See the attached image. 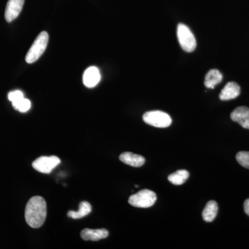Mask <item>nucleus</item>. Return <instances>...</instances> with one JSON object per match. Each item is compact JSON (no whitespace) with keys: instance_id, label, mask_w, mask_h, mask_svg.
I'll use <instances>...</instances> for the list:
<instances>
[{"instance_id":"nucleus-1","label":"nucleus","mask_w":249,"mask_h":249,"mask_svg":"<svg viewBox=\"0 0 249 249\" xmlns=\"http://www.w3.org/2000/svg\"><path fill=\"white\" fill-rule=\"evenodd\" d=\"M47 203L43 197L35 196L28 201L25 209V219L29 227L37 229L43 225L47 217Z\"/></svg>"},{"instance_id":"nucleus-2","label":"nucleus","mask_w":249,"mask_h":249,"mask_svg":"<svg viewBox=\"0 0 249 249\" xmlns=\"http://www.w3.org/2000/svg\"><path fill=\"white\" fill-rule=\"evenodd\" d=\"M49 34L46 31L41 32L36 37L29 52L26 55V62L29 64H32L37 61L41 55L44 53L47 45H48Z\"/></svg>"},{"instance_id":"nucleus-3","label":"nucleus","mask_w":249,"mask_h":249,"mask_svg":"<svg viewBox=\"0 0 249 249\" xmlns=\"http://www.w3.org/2000/svg\"><path fill=\"white\" fill-rule=\"evenodd\" d=\"M157 201V195L155 192L150 190H142L136 194L132 195L129 196V204L132 206L137 208H147L151 207L155 204Z\"/></svg>"},{"instance_id":"nucleus-4","label":"nucleus","mask_w":249,"mask_h":249,"mask_svg":"<svg viewBox=\"0 0 249 249\" xmlns=\"http://www.w3.org/2000/svg\"><path fill=\"white\" fill-rule=\"evenodd\" d=\"M178 38L181 48L186 52H193L196 50V42L195 36L186 25L179 24L178 27Z\"/></svg>"},{"instance_id":"nucleus-5","label":"nucleus","mask_w":249,"mask_h":249,"mask_svg":"<svg viewBox=\"0 0 249 249\" xmlns=\"http://www.w3.org/2000/svg\"><path fill=\"white\" fill-rule=\"evenodd\" d=\"M142 119L145 124L160 128L169 127L172 124L169 114L162 111H147L142 116Z\"/></svg>"},{"instance_id":"nucleus-6","label":"nucleus","mask_w":249,"mask_h":249,"mask_svg":"<svg viewBox=\"0 0 249 249\" xmlns=\"http://www.w3.org/2000/svg\"><path fill=\"white\" fill-rule=\"evenodd\" d=\"M60 160L55 156H49V157H39L34 160L32 166L34 169L41 173L49 174L57 166L60 164Z\"/></svg>"},{"instance_id":"nucleus-7","label":"nucleus","mask_w":249,"mask_h":249,"mask_svg":"<svg viewBox=\"0 0 249 249\" xmlns=\"http://www.w3.org/2000/svg\"><path fill=\"white\" fill-rule=\"evenodd\" d=\"M24 0H9L5 10V19L11 22L16 19L22 11Z\"/></svg>"},{"instance_id":"nucleus-8","label":"nucleus","mask_w":249,"mask_h":249,"mask_svg":"<svg viewBox=\"0 0 249 249\" xmlns=\"http://www.w3.org/2000/svg\"><path fill=\"white\" fill-rule=\"evenodd\" d=\"M231 118L244 128L249 129V108L245 106L236 108L231 114Z\"/></svg>"},{"instance_id":"nucleus-9","label":"nucleus","mask_w":249,"mask_h":249,"mask_svg":"<svg viewBox=\"0 0 249 249\" xmlns=\"http://www.w3.org/2000/svg\"><path fill=\"white\" fill-rule=\"evenodd\" d=\"M99 70L96 67H90L87 69L83 74V83L88 88L96 87L101 80Z\"/></svg>"},{"instance_id":"nucleus-10","label":"nucleus","mask_w":249,"mask_h":249,"mask_svg":"<svg viewBox=\"0 0 249 249\" xmlns=\"http://www.w3.org/2000/svg\"><path fill=\"white\" fill-rule=\"evenodd\" d=\"M240 94V87L239 85L235 82H229L219 93V98L222 101H230L238 97Z\"/></svg>"},{"instance_id":"nucleus-11","label":"nucleus","mask_w":249,"mask_h":249,"mask_svg":"<svg viewBox=\"0 0 249 249\" xmlns=\"http://www.w3.org/2000/svg\"><path fill=\"white\" fill-rule=\"evenodd\" d=\"M108 235H109V232L105 229H85L80 232L82 239L86 241H98L106 238L108 237Z\"/></svg>"},{"instance_id":"nucleus-12","label":"nucleus","mask_w":249,"mask_h":249,"mask_svg":"<svg viewBox=\"0 0 249 249\" xmlns=\"http://www.w3.org/2000/svg\"><path fill=\"white\" fill-rule=\"evenodd\" d=\"M119 159L124 164L136 167V168L142 166L145 161V158L142 156L136 155V154L129 152H125L121 154Z\"/></svg>"},{"instance_id":"nucleus-13","label":"nucleus","mask_w":249,"mask_h":249,"mask_svg":"<svg viewBox=\"0 0 249 249\" xmlns=\"http://www.w3.org/2000/svg\"><path fill=\"white\" fill-rule=\"evenodd\" d=\"M222 73L219 70H211L205 77V86L209 89H214V87L222 81Z\"/></svg>"},{"instance_id":"nucleus-14","label":"nucleus","mask_w":249,"mask_h":249,"mask_svg":"<svg viewBox=\"0 0 249 249\" xmlns=\"http://www.w3.org/2000/svg\"><path fill=\"white\" fill-rule=\"evenodd\" d=\"M218 212V205L215 201H210L205 206L202 212L203 219L205 222H211L215 219Z\"/></svg>"},{"instance_id":"nucleus-15","label":"nucleus","mask_w":249,"mask_h":249,"mask_svg":"<svg viewBox=\"0 0 249 249\" xmlns=\"http://www.w3.org/2000/svg\"><path fill=\"white\" fill-rule=\"evenodd\" d=\"M91 211V206L89 202L82 201L79 204L78 211H70L67 213V216L72 219H80L89 214Z\"/></svg>"},{"instance_id":"nucleus-16","label":"nucleus","mask_w":249,"mask_h":249,"mask_svg":"<svg viewBox=\"0 0 249 249\" xmlns=\"http://www.w3.org/2000/svg\"><path fill=\"white\" fill-rule=\"evenodd\" d=\"M189 178V173L186 170H179L168 176V181L176 186L184 183Z\"/></svg>"},{"instance_id":"nucleus-17","label":"nucleus","mask_w":249,"mask_h":249,"mask_svg":"<svg viewBox=\"0 0 249 249\" xmlns=\"http://www.w3.org/2000/svg\"><path fill=\"white\" fill-rule=\"evenodd\" d=\"M13 107L16 110L20 111V112H27L30 109L31 103V101L27 98H23L16 102L12 103Z\"/></svg>"},{"instance_id":"nucleus-18","label":"nucleus","mask_w":249,"mask_h":249,"mask_svg":"<svg viewBox=\"0 0 249 249\" xmlns=\"http://www.w3.org/2000/svg\"><path fill=\"white\" fill-rule=\"evenodd\" d=\"M236 160L242 166L249 169V152H239L236 155Z\"/></svg>"},{"instance_id":"nucleus-19","label":"nucleus","mask_w":249,"mask_h":249,"mask_svg":"<svg viewBox=\"0 0 249 249\" xmlns=\"http://www.w3.org/2000/svg\"><path fill=\"white\" fill-rule=\"evenodd\" d=\"M24 97V94L22 91L19 90H16V91H11L8 95V98L11 103L16 102L19 100L22 99Z\"/></svg>"},{"instance_id":"nucleus-20","label":"nucleus","mask_w":249,"mask_h":249,"mask_svg":"<svg viewBox=\"0 0 249 249\" xmlns=\"http://www.w3.org/2000/svg\"><path fill=\"white\" fill-rule=\"evenodd\" d=\"M244 210L245 213L249 216V199H247L244 203Z\"/></svg>"}]
</instances>
